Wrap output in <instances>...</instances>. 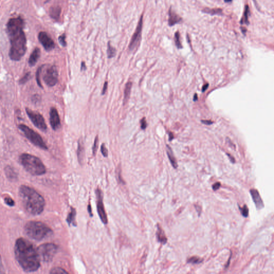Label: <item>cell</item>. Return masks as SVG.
Segmentation results:
<instances>
[{"label": "cell", "instance_id": "5bb4252c", "mask_svg": "<svg viewBox=\"0 0 274 274\" xmlns=\"http://www.w3.org/2000/svg\"><path fill=\"white\" fill-rule=\"evenodd\" d=\"M250 193L252 197L254 203L256 206V208L258 210L263 208L264 207V204L260 196L259 192L255 189H251L250 190Z\"/></svg>", "mask_w": 274, "mask_h": 274}, {"label": "cell", "instance_id": "4fadbf2b", "mask_svg": "<svg viewBox=\"0 0 274 274\" xmlns=\"http://www.w3.org/2000/svg\"><path fill=\"white\" fill-rule=\"evenodd\" d=\"M49 121L52 128L54 130H57L61 126V121L58 111L56 108H51L49 112Z\"/></svg>", "mask_w": 274, "mask_h": 274}, {"label": "cell", "instance_id": "7402d4cb", "mask_svg": "<svg viewBox=\"0 0 274 274\" xmlns=\"http://www.w3.org/2000/svg\"><path fill=\"white\" fill-rule=\"evenodd\" d=\"M76 211L75 209L71 208V212L69 213L68 217L66 218V221L69 225L72 224L73 225L76 226Z\"/></svg>", "mask_w": 274, "mask_h": 274}, {"label": "cell", "instance_id": "4316f807", "mask_svg": "<svg viewBox=\"0 0 274 274\" xmlns=\"http://www.w3.org/2000/svg\"><path fill=\"white\" fill-rule=\"evenodd\" d=\"M203 259L200 258L198 256H192L189 258L187 261L188 263H192V264H199L203 262Z\"/></svg>", "mask_w": 274, "mask_h": 274}, {"label": "cell", "instance_id": "9a60e30c", "mask_svg": "<svg viewBox=\"0 0 274 274\" xmlns=\"http://www.w3.org/2000/svg\"><path fill=\"white\" fill-rule=\"evenodd\" d=\"M182 21V18L175 12L171 8L169 10V19L168 24L170 26H173L175 25L178 24Z\"/></svg>", "mask_w": 274, "mask_h": 274}, {"label": "cell", "instance_id": "ab89813d", "mask_svg": "<svg viewBox=\"0 0 274 274\" xmlns=\"http://www.w3.org/2000/svg\"><path fill=\"white\" fill-rule=\"evenodd\" d=\"M201 122L202 123L205 124V125H211L213 123L212 121H210V120H201Z\"/></svg>", "mask_w": 274, "mask_h": 274}, {"label": "cell", "instance_id": "8fae6325", "mask_svg": "<svg viewBox=\"0 0 274 274\" xmlns=\"http://www.w3.org/2000/svg\"><path fill=\"white\" fill-rule=\"evenodd\" d=\"M96 205L97 210L98 212L99 217L100 218L102 222L104 224L108 223L107 216L105 211L104 205L103 203V197L102 191L98 188L96 191Z\"/></svg>", "mask_w": 274, "mask_h": 274}, {"label": "cell", "instance_id": "7c38bea8", "mask_svg": "<svg viewBox=\"0 0 274 274\" xmlns=\"http://www.w3.org/2000/svg\"><path fill=\"white\" fill-rule=\"evenodd\" d=\"M38 39L46 51H52L55 48V43L48 34L45 32H41L38 35Z\"/></svg>", "mask_w": 274, "mask_h": 274}, {"label": "cell", "instance_id": "6da1fadb", "mask_svg": "<svg viewBox=\"0 0 274 274\" xmlns=\"http://www.w3.org/2000/svg\"><path fill=\"white\" fill-rule=\"evenodd\" d=\"M25 23L21 17L11 18L6 24V32L11 47L9 56L11 60L18 61L27 49L26 36L23 31Z\"/></svg>", "mask_w": 274, "mask_h": 274}, {"label": "cell", "instance_id": "83f0119b", "mask_svg": "<svg viewBox=\"0 0 274 274\" xmlns=\"http://www.w3.org/2000/svg\"><path fill=\"white\" fill-rule=\"evenodd\" d=\"M249 13H250L249 7L248 6H246L245 8L244 17H243V18L241 19V24L245 23V24H248V17Z\"/></svg>", "mask_w": 274, "mask_h": 274}, {"label": "cell", "instance_id": "ba28073f", "mask_svg": "<svg viewBox=\"0 0 274 274\" xmlns=\"http://www.w3.org/2000/svg\"><path fill=\"white\" fill-rule=\"evenodd\" d=\"M143 14H142L139 20L135 32L131 38V41L128 45V49L130 51H135L140 46L143 25Z\"/></svg>", "mask_w": 274, "mask_h": 274}, {"label": "cell", "instance_id": "3957f363", "mask_svg": "<svg viewBox=\"0 0 274 274\" xmlns=\"http://www.w3.org/2000/svg\"><path fill=\"white\" fill-rule=\"evenodd\" d=\"M19 197L25 210L30 215H38L44 211L45 199L33 188L21 185L19 188Z\"/></svg>", "mask_w": 274, "mask_h": 274}, {"label": "cell", "instance_id": "4dcf8cb0", "mask_svg": "<svg viewBox=\"0 0 274 274\" xmlns=\"http://www.w3.org/2000/svg\"><path fill=\"white\" fill-rule=\"evenodd\" d=\"M31 72H29L27 73H26L24 77L21 78L20 81H19V83L20 84H25L26 83H27L28 81L30 80L31 78Z\"/></svg>", "mask_w": 274, "mask_h": 274}, {"label": "cell", "instance_id": "5b68a950", "mask_svg": "<svg viewBox=\"0 0 274 274\" xmlns=\"http://www.w3.org/2000/svg\"><path fill=\"white\" fill-rule=\"evenodd\" d=\"M19 161L24 169L34 176H41L46 173L45 165L41 160L34 155L23 154L19 157Z\"/></svg>", "mask_w": 274, "mask_h": 274}, {"label": "cell", "instance_id": "44dd1931", "mask_svg": "<svg viewBox=\"0 0 274 274\" xmlns=\"http://www.w3.org/2000/svg\"><path fill=\"white\" fill-rule=\"evenodd\" d=\"M132 86V83L131 81H128L125 85V89H124V100H123V104L124 105H125L128 102L129 98H130Z\"/></svg>", "mask_w": 274, "mask_h": 274}, {"label": "cell", "instance_id": "f1b7e54d", "mask_svg": "<svg viewBox=\"0 0 274 274\" xmlns=\"http://www.w3.org/2000/svg\"><path fill=\"white\" fill-rule=\"evenodd\" d=\"M50 274H68V272L60 267H54L51 269Z\"/></svg>", "mask_w": 274, "mask_h": 274}, {"label": "cell", "instance_id": "ee69618b", "mask_svg": "<svg viewBox=\"0 0 274 274\" xmlns=\"http://www.w3.org/2000/svg\"><path fill=\"white\" fill-rule=\"evenodd\" d=\"M88 212L89 213V215L91 216H92V208H91V206L90 204L88 205Z\"/></svg>", "mask_w": 274, "mask_h": 274}, {"label": "cell", "instance_id": "603a6c76", "mask_svg": "<svg viewBox=\"0 0 274 274\" xmlns=\"http://www.w3.org/2000/svg\"><path fill=\"white\" fill-rule=\"evenodd\" d=\"M78 158L79 161H83L84 156V146H83V140H79L78 141Z\"/></svg>", "mask_w": 274, "mask_h": 274}, {"label": "cell", "instance_id": "60d3db41", "mask_svg": "<svg viewBox=\"0 0 274 274\" xmlns=\"http://www.w3.org/2000/svg\"><path fill=\"white\" fill-rule=\"evenodd\" d=\"M209 87V83H206L205 85H203V88H202V92H205L206 91L207 89V88H208Z\"/></svg>", "mask_w": 274, "mask_h": 274}, {"label": "cell", "instance_id": "ac0fdd59", "mask_svg": "<svg viewBox=\"0 0 274 274\" xmlns=\"http://www.w3.org/2000/svg\"><path fill=\"white\" fill-rule=\"evenodd\" d=\"M156 237L158 239V241L161 243L162 244H166L167 242V238L164 233V230L162 229L160 225L158 224L157 227V231H156Z\"/></svg>", "mask_w": 274, "mask_h": 274}, {"label": "cell", "instance_id": "30bf717a", "mask_svg": "<svg viewBox=\"0 0 274 274\" xmlns=\"http://www.w3.org/2000/svg\"><path fill=\"white\" fill-rule=\"evenodd\" d=\"M43 79L48 86H55L58 81V72L56 67L54 66H47L44 73Z\"/></svg>", "mask_w": 274, "mask_h": 274}, {"label": "cell", "instance_id": "484cf974", "mask_svg": "<svg viewBox=\"0 0 274 274\" xmlns=\"http://www.w3.org/2000/svg\"><path fill=\"white\" fill-rule=\"evenodd\" d=\"M174 40L176 44V47L178 49H182L183 48V46H182L181 42V39H180V33L178 31H177L175 34V37H174Z\"/></svg>", "mask_w": 274, "mask_h": 274}, {"label": "cell", "instance_id": "cb8c5ba5", "mask_svg": "<svg viewBox=\"0 0 274 274\" xmlns=\"http://www.w3.org/2000/svg\"><path fill=\"white\" fill-rule=\"evenodd\" d=\"M202 12L211 15H223L222 10L220 8H214V9H210L208 8H206L205 9L202 10Z\"/></svg>", "mask_w": 274, "mask_h": 274}, {"label": "cell", "instance_id": "d6a6232c", "mask_svg": "<svg viewBox=\"0 0 274 274\" xmlns=\"http://www.w3.org/2000/svg\"><path fill=\"white\" fill-rule=\"evenodd\" d=\"M66 36L64 33H63L61 36H59V41L63 47H66Z\"/></svg>", "mask_w": 274, "mask_h": 274}, {"label": "cell", "instance_id": "f6af8a7d", "mask_svg": "<svg viewBox=\"0 0 274 274\" xmlns=\"http://www.w3.org/2000/svg\"><path fill=\"white\" fill-rule=\"evenodd\" d=\"M198 100V95H197V93H195V94H194V95L193 96V101H197Z\"/></svg>", "mask_w": 274, "mask_h": 274}, {"label": "cell", "instance_id": "74e56055", "mask_svg": "<svg viewBox=\"0 0 274 274\" xmlns=\"http://www.w3.org/2000/svg\"><path fill=\"white\" fill-rule=\"evenodd\" d=\"M220 182H217V183H215L213 185V190L214 191H216V190H218V189H219V188H220Z\"/></svg>", "mask_w": 274, "mask_h": 274}, {"label": "cell", "instance_id": "7bdbcfd3", "mask_svg": "<svg viewBox=\"0 0 274 274\" xmlns=\"http://www.w3.org/2000/svg\"><path fill=\"white\" fill-rule=\"evenodd\" d=\"M173 138H174V136H173V133L171 132H169V140L171 141L173 139Z\"/></svg>", "mask_w": 274, "mask_h": 274}, {"label": "cell", "instance_id": "52a82bcc", "mask_svg": "<svg viewBox=\"0 0 274 274\" xmlns=\"http://www.w3.org/2000/svg\"><path fill=\"white\" fill-rule=\"evenodd\" d=\"M57 250V246L53 243L44 244L37 248L40 260L45 262H51L56 253Z\"/></svg>", "mask_w": 274, "mask_h": 274}, {"label": "cell", "instance_id": "7a4b0ae2", "mask_svg": "<svg viewBox=\"0 0 274 274\" xmlns=\"http://www.w3.org/2000/svg\"><path fill=\"white\" fill-rule=\"evenodd\" d=\"M15 258L24 271L32 273L40 267L39 254L32 244L23 238L17 239L15 243Z\"/></svg>", "mask_w": 274, "mask_h": 274}, {"label": "cell", "instance_id": "8d00e7d4", "mask_svg": "<svg viewBox=\"0 0 274 274\" xmlns=\"http://www.w3.org/2000/svg\"><path fill=\"white\" fill-rule=\"evenodd\" d=\"M140 126H141V128L142 130H145L147 127V123L146 122V118L145 117H143L142 119L140 120Z\"/></svg>", "mask_w": 274, "mask_h": 274}, {"label": "cell", "instance_id": "836d02e7", "mask_svg": "<svg viewBox=\"0 0 274 274\" xmlns=\"http://www.w3.org/2000/svg\"><path fill=\"white\" fill-rule=\"evenodd\" d=\"M98 136H96V139L94 140V145L93 146V154L94 155H96V153L97 152V149H98Z\"/></svg>", "mask_w": 274, "mask_h": 274}, {"label": "cell", "instance_id": "ffe728a7", "mask_svg": "<svg viewBox=\"0 0 274 274\" xmlns=\"http://www.w3.org/2000/svg\"><path fill=\"white\" fill-rule=\"evenodd\" d=\"M61 12V8L59 6H51L49 9V15L51 18L58 20L60 18Z\"/></svg>", "mask_w": 274, "mask_h": 274}, {"label": "cell", "instance_id": "b9f144b4", "mask_svg": "<svg viewBox=\"0 0 274 274\" xmlns=\"http://www.w3.org/2000/svg\"><path fill=\"white\" fill-rule=\"evenodd\" d=\"M86 69V64L84 62H82L81 63V71H83Z\"/></svg>", "mask_w": 274, "mask_h": 274}, {"label": "cell", "instance_id": "2e32d148", "mask_svg": "<svg viewBox=\"0 0 274 274\" xmlns=\"http://www.w3.org/2000/svg\"><path fill=\"white\" fill-rule=\"evenodd\" d=\"M41 51L39 48H35L30 55L29 60V64L31 66H35L38 60H39V57L40 56Z\"/></svg>", "mask_w": 274, "mask_h": 274}, {"label": "cell", "instance_id": "bcb514c9", "mask_svg": "<svg viewBox=\"0 0 274 274\" xmlns=\"http://www.w3.org/2000/svg\"><path fill=\"white\" fill-rule=\"evenodd\" d=\"M231 1H232V0H225V1L226 2H231Z\"/></svg>", "mask_w": 274, "mask_h": 274}, {"label": "cell", "instance_id": "f35d334b", "mask_svg": "<svg viewBox=\"0 0 274 274\" xmlns=\"http://www.w3.org/2000/svg\"><path fill=\"white\" fill-rule=\"evenodd\" d=\"M108 87V82L107 81H106L104 83V85H103V89H102V95H104V94L106 92V91Z\"/></svg>", "mask_w": 274, "mask_h": 274}, {"label": "cell", "instance_id": "e0dca14e", "mask_svg": "<svg viewBox=\"0 0 274 274\" xmlns=\"http://www.w3.org/2000/svg\"><path fill=\"white\" fill-rule=\"evenodd\" d=\"M4 171H5L4 172H5V174L6 175V177L9 181H11L13 182V181L17 180L18 179L17 173L12 167L10 166H6L4 169Z\"/></svg>", "mask_w": 274, "mask_h": 274}, {"label": "cell", "instance_id": "277c9868", "mask_svg": "<svg viewBox=\"0 0 274 274\" xmlns=\"http://www.w3.org/2000/svg\"><path fill=\"white\" fill-rule=\"evenodd\" d=\"M25 233L30 238L36 240H42L50 237L53 231L46 224L39 221H30L25 224Z\"/></svg>", "mask_w": 274, "mask_h": 274}, {"label": "cell", "instance_id": "d6986e66", "mask_svg": "<svg viewBox=\"0 0 274 274\" xmlns=\"http://www.w3.org/2000/svg\"><path fill=\"white\" fill-rule=\"evenodd\" d=\"M166 152L171 164L175 169H177L178 167V164L176 161V158L173 155V153L171 148L168 145H166Z\"/></svg>", "mask_w": 274, "mask_h": 274}, {"label": "cell", "instance_id": "d4e9b609", "mask_svg": "<svg viewBox=\"0 0 274 274\" xmlns=\"http://www.w3.org/2000/svg\"><path fill=\"white\" fill-rule=\"evenodd\" d=\"M116 54V49L113 47L111 45H110V42L108 43L107 55L109 59L113 58L115 56Z\"/></svg>", "mask_w": 274, "mask_h": 274}, {"label": "cell", "instance_id": "8992f818", "mask_svg": "<svg viewBox=\"0 0 274 274\" xmlns=\"http://www.w3.org/2000/svg\"><path fill=\"white\" fill-rule=\"evenodd\" d=\"M18 127L23 132L25 136L34 145L44 150L48 149V147L40 134L24 124H20Z\"/></svg>", "mask_w": 274, "mask_h": 274}, {"label": "cell", "instance_id": "e575fe53", "mask_svg": "<svg viewBox=\"0 0 274 274\" xmlns=\"http://www.w3.org/2000/svg\"><path fill=\"white\" fill-rule=\"evenodd\" d=\"M4 202L7 205L9 206H14L15 205V201L10 197H6L4 198Z\"/></svg>", "mask_w": 274, "mask_h": 274}, {"label": "cell", "instance_id": "9c48e42d", "mask_svg": "<svg viewBox=\"0 0 274 274\" xmlns=\"http://www.w3.org/2000/svg\"><path fill=\"white\" fill-rule=\"evenodd\" d=\"M25 111L30 120L37 128L42 131L47 130V127L45 123V119L40 113L34 111L28 108H25Z\"/></svg>", "mask_w": 274, "mask_h": 274}, {"label": "cell", "instance_id": "d590c367", "mask_svg": "<svg viewBox=\"0 0 274 274\" xmlns=\"http://www.w3.org/2000/svg\"><path fill=\"white\" fill-rule=\"evenodd\" d=\"M101 152L102 154L103 155L104 157H106V158L107 157L108 155V149H107L104 143L102 144L101 146Z\"/></svg>", "mask_w": 274, "mask_h": 274}, {"label": "cell", "instance_id": "f546056e", "mask_svg": "<svg viewBox=\"0 0 274 274\" xmlns=\"http://www.w3.org/2000/svg\"><path fill=\"white\" fill-rule=\"evenodd\" d=\"M42 66H41L40 67H39V68H38L37 71H36V81H37L38 85L41 88H42L41 83V81H40V73H41V72L42 71Z\"/></svg>", "mask_w": 274, "mask_h": 274}, {"label": "cell", "instance_id": "1f68e13d", "mask_svg": "<svg viewBox=\"0 0 274 274\" xmlns=\"http://www.w3.org/2000/svg\"><path fill=\"white\" fill-rule=\"evenodd\" d=\"M239 209H240V211L241 212L242 215L245 218H247L248 216V212H249L247 206L244 205L242 208L239 207Z\"/></svg>", "mask_w": 274, "mask_h": 274}]
</instances>
